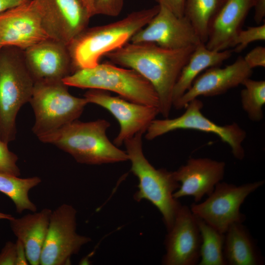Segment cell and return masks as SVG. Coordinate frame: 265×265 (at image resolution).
Wrapping results in <instances>:
<instances>
[{"label":"cell","instance_id":"1","mask_svg":"<svg viewBox=\"0 0 265 265\" xmlns=\"http://www.w3.org/2000/svg\"><path fill=\"white\" fill-rule=\"evenodd\" d=\"M196 46L169 49L153 43L128 42L105 56L110 63L132 69L147 80L158 93L159 113L168 118L174 86Z\"/></svg>","mask_w":265,"mask_h":265},{"label":"cell","instance_id":"2","mask_svg":"<svg viewBox=\"0 0 265 265\" xmlns=\"http://www.w3.org/2000/svg\"><path fill=\"white\" fill-rule=\"evenodd\" d=\"M159 8L158 4L132 12L115 22L86 27L67 45L72 73L97 65L102 56L128 43L149 23Z\"/></svg>","mask_w":265,"mask_h":265},{"label":"cell","instance_id":"3","mask_svg":"<svg viewBox=\"0 0 265 265\" xmlns=\"http://www.w3.org/2000/svg\"><path fill=\"white\" fill-rule=\"evenodd\" d=\"M110 126L105 119L86 122L77 119L38 138L70 154L81 164L99 165L129 160L126 151L118 148L107 138L106 132Z\"/></svg>","mask_w":265,"mask_h":265},{"label":"cell","instance_id":"4","mask_svg":"<svg viewBox=\"0 0 265 265\" xmlns=\"http://www.w3.org/2000/svg\"><path fill=\"white\" fill-rule=\"evenodd\" d=\"M144 133L139 132L124 142L132 164L131 170L139 181L138 190L133 197L137 201L145 199L154 205L161 213L168 231L182 206L173 197L180 184L175 180L173 172L164 168L156 169L146 159L142 150Z\"/></svg>","mask_w":265,"mask_h":265},{"label":"cell","instance_id":"5","mask_svg":"<svg viewBox=\"0 0 265 265\" xmlns=\"http://www.w3.org/2000/svg\"><path fill=\"white\" fill-rule=\"evenodd\" d=\"M35 82L26 66L24 50L14 46L0 49V139L7 144L16 138V120L29 103Z\"/></svg>","mask_w":265,"mask_h":265},{"label":"cell","instance_id":"6","mask_svg":"<svg viewBox=\"0 0 265 265\" xmlns=\"http://www.w3.org/2000/svg\"><path fill=\"white\" fill-rule=\"evenodd\" d=\"M63 81L68 86L112 91L128 101L159 107L158 93L147 80L132 69L111 63L77 70Z\"/></svg>","mask_w":265,"mask_h":265},{"label":"cell","instance_id":"7","mask_svg":"<svg viewBox=\"0 0 265 265\" xmlns=\"http://www.w3.org/2000/svg\"><path fill=\"white\" fill-rule=\"evenodd\" d=\"M63 80L35 82L29 103L35 115L32 131L39 138L77 120L88 104L71 95Z\"/></svg>","mask_w":265,"mask_h":265},{"label":"cell","instance_id":"8","mask_svg":"<svg viewBox=\"0 0 265 265\" xmlns=\"http://www.w3.org/2000/svg\"><path fill=\"white\" fill-rule=\"evenodd\" d=\"M203 107L202 102L196 98L188 104L181 116L173 119H154L146 132V138L152 140L180 129L213 133L229 145L235 158L242 160L245 156L242 144L246 136L245 131L236 123L222 126L215 123L203 114Z\"/></svg>","mask_w":265,"mask_h":265},{"label":"cell","instance_id":"9","mask_svg":"<svg viewBox=\"0 0 265 265\" xmlns=\"http://www.w3.org/2000/svg\"><path fill=\"white\" fill-rule=\"evenodd\" d=\"M264 183L261 180L237 186L220 182L204 201L192 203L190 209L194 215L225 234L232 224L244 221L245 216L240 211L241 205Z\"/></svg>","mask_w":265,"mask_h":265},{"label":"cell","instance_id":"10","mask_svg":"<svg viewBox=\"0 0 265 265\" xmlns=\"http://www.w3.org/2000/svg\"><path fill=\"white\" fill-rule=\"evenodd\" d=\"M77 211L71 205L63 204L52 211L40 265H67L81 248L91 241L76 232Z\"/></svg>","mask_w":265,"mask_h":265},{"label":"cell","instance_id":"11","mask_svg":"<svg viewBox=\"0 0 265 265\" xmlns=\"http://www.w3.org/2000/svg\"><path fill=\"white\" fill-rule=\"evenodd\" d=\"M84 97L88 103L96 104L107 110L117 120L120 132L113 141V144L117 147L135 134L146 132L152 122L159 113L157 107L112 96L103 90L90 89L84 93Z\"/></svg>","mask_w":265,"mask_h":265},{"label":"cell","instance_id":"12","mask_svg":"<svg viewBox=\"0 0 265 265\" xmlns=\"http://www.w3.org/2000/svg\"><path fill=\"white\" fill-rule=\"evenodd\" d=\"M48 37L67 45L92 17L80 0H34Z\"/></svg>","mask_w":265,"mask_h":265},{"label":"cell","instance_id":"13","mask_svg":"<svg viewBox=\"0 0 265 265\" xmlns=\"http://www.w3.org/2000/svg\"><path fill=\"white\" fill-rule=\"evenodd\" d=\"M159 6L157 14L132 37L131 42L153 43L169 49L196 46L201 42L185 16L178 17L166 7Z\"/></svg>","mask_w":265,"mask_h":265},{"label":"cell","instance_id":"14","mask_svg":"<svg viewBox=\"0 0 265 265\" xmlns=\"http://www.w3.org/2000/svg\"><path fill=\"white\" fill-rule=\"evenodd\" d=\"M201 234L197 217L190 208L182 205L171 228L168 231L165 245L164 265H195L200 258Z\"/></svg>","mask_w":265,"mask_h":265},{"label":"cell","instance_id":"15","mask_svg":"<svg viewBox=\"0 0 265 265\" xmlns=\"http://www.w3.org/2000/svg\"><path fill=\"white\" fill-rule=\"evenodd\" d=\"M49 38L34 0L0 13V46L22 50Z\"/></svg>","mask_w":265,"mask_h":265},{"label":"cell","instance_id":"16","mask_svg":"<svg viewBox=\"0 0 265 265\" xmlns=\"http://www.w3.org/2000/svg\"><path fill=\"white\" fill-rule=\"evenodd\" d=\"M252 72L253 69L242 56H238L233 63L225 67L209 68L195 79L190 88L173 106L176 109H181L199 96L212 97L224 94L242 84Z\"/></svg>","mask_w":265,"mask_h":265},{"label":"cell","instance_id":"17","mask_svg":"<svg viewBox=\"0 0 265 265\" xmlns=\"http://www.w3.org/2000/svg\"><path fill=\"white\" fill-rule=\"evenodd\" d=\"M34 82L63 80L72 73L67 45L48 38L24 50Z\"/></svg>","mask_w":265,"mask_h":265},{"label":"cell","instance_id":"18","mask_svg":"<svg viewBox=\"0 0 265 265\" xmlns=\"http://www.w3.org/2000/svg\"><path fill=\"white\" fill-rule=\"evenodd\" d=\"M226 164L224 161L210 158H190L186 163L173 172L180 187L173 193L178 199L193 197L195 203L209 196L216 185L224 178Z\"/></svg>","mask_w":265,"mask_h":265},{"label":"cell","instance_id":"19","mask_svg":"<svg viewBox=\"0 0 265 265\" xmlns=\"http://www.w3.org/2000/svg\"><path fill=\"white\" fill-rule=\"evenodd\" d=\"M254 1L224 0L210 22L206 47L215 51L233 47Z\"/></svg>","mask_w":265,"mask_h":265},{"label":"cell","instance_id":"20","mask_svg":"<svg viewBox=\"0 0 265 265\" xmlns=\"http://www.w3.org/2000/svg\"><path fill=\"white\" fill-rule=\"evenodd\" d=\"M52 211L49 208H44L20 218L13 217L9 220L12 232L25 246L31 265H40Z\"/></svg>","mask_w":265,"mask_h":265},{"label":"cell","instance_id":"21","mask_svg":"<svg viewBox=\"0 0 265 265\" xmlns=\"http://www.w3.org/2000/svg\"><path fill=\"white\" fill-rule=\"evenodd\" d=\"M232 54L231 50L215 51L208 49L202 42L198 44L175 83L172 94L173 105L190 88L202 72L209 68L218 66Z\"/></svg>","mask_w":265,"mask_h":265},{"label":"cell","instance_id":"22","mask_svg":"<svg viewBox=\"0 0 265 265\" xmlns=\"http://www.w3.org/2000/svg\"><path fill=\"white\" fill-rule=\"evenodd\" d=\"M223 254L226 265H261L264 259L242 223H234L225 233Z\"/></svg>","mask_w":265,"mask_h":265},{"label":"cell","instance_id":"23","mask_svg":"<svg viewBox=\"0 0 265 265\" xmlns=\"http://www.w3.org/2000/svg\"><path fill=\"white\" fill-rule=\"evenodd\" d=\"M41 182L37 176L22 178L0 172V192L12 201L18 213L25 211L36 212L37 207L29 199L28 193Z\"/></svg>","mask_w":265,"mask_h":265},{"label":"cell","instance_id":"24","mask_svg":"<svg viewBox=\"0 0 265 265\" xmlns=\"http://www.w3.org/2000/svg\"><path fill=\"white\" fill-rule=\"evenodd\" d=\"M201 234L199 265H226L223 254L225 235L196 216Z\"/></svg>","mask_w":265,"mask_h":265},{"label":"cell","instance_id":"25","mask_svg":"<svg viewBox=\"0 0 265 265\" xmlns=\"http://www.w3.org/2000/svg\"><path fill=\"white\" fill-rule=\"evenodd\" d=\"M224 0H186L184 15L201 42L207 39L210 22Z\"/></svg>","mask_w":265,"mask_h":265},{"label":"cell","instance_id":"26","mask_svg":"<svg viewBox=\"0 0 265 265\" xmlns=\"http://www.w3.org/2000/svg\"><path fill=\"white\" fill-rule=\"evenodd\" d=\"M244 88L241 91L243 109L249 118L259 122L263 117V107L265 104V81L246 79L242 82Z\"/></svg>","mask_w":265,"mask_h":265},{"label":"cell","instance_id":"27","mask_svg":"<svg viewBox=\"0 0 265 265\" xmlns=\"http://www.w3.org/2000/svg\"><path fill=\"white\" fill-rule=\"evenodd\" d=\"M265 40V24L256 26H248L246 29H241L238 33L233 43L234 51L238 53L242 52L251 43Z\"/></svg>","mask_w":265,"mask_h":265},{"label":"cell","instance_id":"28","mask_svg":"<svg viewBox=\"0 0 265 265\" xmlns=\"http://www.w3.org/2000/svg\"><path fill=\"white\" fill-rule=\"evenodd\" d=\"M18 160V156L9 150L8 144L0 139V172L19 177L21 171Z\"/></svg>","mask_w":265,"mask_h":265},{"label":"cell","instance_id":"29","mask_svg":"<svg viewBox=\"0 0 265 265\" xmlns=\"http://www.w3.org/2000/svg\"><path fill=\"white\" fill-rule=\"evenodd\" d=\"M124 0H95V15L116 16L121 13Z\"/></svg>","mask_w":265,"mask_h":265},{"label":"cell","instance_id":"30","mask_svg":"<svg viewBox=\"0 0 265 265\" xmlns=\"http://www.w3.org/2000/svg\"><path fill=\"white\" fill-rule=\"evenodd\" d=\"M247 64L251 69L255 67H265V48L263 46H258L243 57Z\"/></svg>","mask_w":265,"mask_h":265},{"label":"cell","instance_id":"31","mask_svg":"<svg viewBox=\"0 0 265 265\" xmlns=\"http://www.w3.org/2000/svg\"><path fill=\"white\" fill-rule=\"evenodd\" d=\"M16 243L6 242L0 252V265H16Z\"/></svg>","mask_w":265,"mask_h":265},{"label":"cell","instance_id":"32","mask_svg":"<svg viewBox=\"0 0 265 265\" xmlns=\"http://www.w3.org/2000/svg\"><path fill=\"white\" fill-rule=\"evenodd\" d=\"M158 4L163 6L178 17L184 15L186 0H155Z\"/></svg>","mask_w":265,"mask_h":265},{"label":"cell","instance_id":"33","mask_svg":"<svg viewBox=\"0 0 265 265\" xmlns=\"http://www.w3.org/2000/svg\"><path fill=\"white\" fill-rule=\"evenodd\" d=\"M253 8L254 9V19L260 24L265 16V0H254Z\"/></svg>","mask_w":265,"mask_h":265},{"label":"cell","instance_id":"34","mask_svg":"<svg viewBox=\"0 0 265 265\" xmlns=\"http://www.w3.org/2000/svg\"><path fill=\"white\" fill-rule=\"evenodd\" d=\"M16 245V265H29L26 249L23 243L17 239Z\"/></svg>","mask_w":265,"mask_h":265},{"label":"cell","instance_id":"35","mask_svg":"<svg viewBox=\"0 0 265 265\" xmlns=\"http://www.w3.org/2000/svg\"><path fill=\"white\" fill-rule=\"evenodd\" d=\"M31 0H0V13Z\"/></svg>","mask_w":265,"mask_h":265},{"label":"cell","instance_id":"36","mask_svg":"<svg viewBox=\"0 0 265 265\" xmlns=\"http://www.w3.org/2000/svg\"><path fill=\"white\" fill-rule=\"evenodd\" d=\"M85 7L89 11L90 14L92 17L95 15V0H80Z\"/></svg>","mask_w":265,"mask_h":265},{"label":"cell","instance_id":"37","mask_svg":"<svg viewBox=\"0 0 265 265\" xmlns=\"http://www.w3.org/2000/svg\"><path fill=\"white\" fill-rule=\"evenodd\" d=\"M13 217L14 216H13L11 214L0 212V220L4 219L9 220Z\"/></svg>","mask_w":265,"mask_h":265},{"label":"cell","instance_id":"38","mask_svg":"<svg viewBox=\"0 0 265 265\" xmlns=\"http://www.w3.org/2000/svg\"><path fill=\"white\" fill-rule=\"evenodd\" d=\"M1 47L0 46V49Z\"/></svg>","mask_w":265,"mask_h":265}]
</instances>
